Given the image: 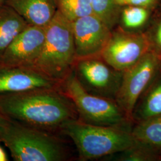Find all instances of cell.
<instances>
[{
	"label": "cell",
	"mask_w": 161,
	"mask_h": 161,
	"mask_svg": "<svg viewBox=\"0 0 161 161\" xmlns=\"http://www.w3.org/2000/svg\"><path fill=\"white\" fill-rule=\"evenodd\" d=\"M161 70V57L151 50L137 64L124 72L115 101L131 120L138 99Z\"/></svg>",
	"instance_id": "cell-7"
},
{
	"label": "cell",
	"mask_w": 161,
	"mask_h": 161,
	"mask_svg": "<svg viewBox=\"0 0 161 161\" xmlns=\"http://www.w3.org/2000/svg\"><path fill=\"white\" fill-rule=\"evenodd\" d=\"M60 130L73 141L82 161L114 155L136 142L128 129L88 124L78 119L66 122Z\"/></svg>",
	"instance_id": "cell-3"
},
{
	"label": "cell",
	"mask_w": 161,
	"mask_h": 161,
	"mask_svg": "<svg viewBox=\"0 0 161 161\" xmlns=\"http://www.w3.org/2000/svg\"><path fill=\"white\" fill-rule=\"evenodd\" d=\"M45 36L46 28L28 25L7 47L0 64L31 68L40 54Z\"/></svg>",
	"instance_id": "cell-10"
},
{
	"label": "cell",
	"mask_w": 161,
	"mask_h": 161,
	"mask_svg": "<svg viewBox=\"0 0 161 161\" xmlns=\"http://www.w3.org/2000/svg\"><path fill=\"white\" fill-rule=\"evenodd\" d=\"M0 141L16 161H62L67 158L63 144L48 131L9 119Z\"/></svg>",
	"instance_id": "cell-4"
},
{
	"label": "cell",
	"mask_w": 161,
	"mask_h": 161,
	"mask_svg": "<svg viewBox=\"0 0 161 161\" xmlns=\"http://www.w3.org/2000/svg\"><path fill=\"white\" fill-rule=\"evenodd\" d=\"M161 115V70L138 99L131 115L136 123Z\"/></svg>",
	"instance_id": "cell-13"
},
{
	"label": "cell",
	"mask_w": 161,
	"mask_h": 161,
	"mask_svg": "<svg viewBox=\"0 0 161 161\" xmlns=\"http://www.w3.org/2000/svg\"><path fill=\"white\" fill-rule=\"evenodd\" d=\"M73 71L87 92L115 101L124 72L114 68L101 56L76 59Z\"/></svg>",
	"instance_id": "cell-6"
},
{
	"label": "cell",
	"mask_w": 161,
	"mask_h": 161,
	"mask_svg": "<svg viewBox=\"0 0 161 161\" xmlns=\"http://www.w3.org/2000/svg\"><path fill=\"white\" fill-rule=\"evenodd\" d=\"M28 25L11 7L0 6V61L7 47Z\"/></svg>",
	"instance_id": "cell-14"
},
{
	"label": "cell",
	"mask_w": 161,
	"mask_h": 161,
	"mask_svg": "<svg viewBox=\"0 0 161 161\" xmlns=\"http://www.w3.org/2000/svg\"><path fill=\"white\" fill-rule=\"evenodd\" d=\"M117 4L124 6H137L149 8L155 4L156 0H116Z\"/></svg>",
	"instance_id": "cell-21"
},
{
	"label": "cell",
	"mask_w": 161,
	"mask_h": 161,
	"mask_svg": "<svg viewBox=\"0 0 161 161\" xmlns=\"http://www.w3.org/2000/svg\"><path fill=\"white\" fill-rule=\"evenodd\" d=\"M29 25L46 28L58 11L57 0H5Z\"/></svg>",
	"instance_id": "cell-12"
},
{
	"label": "cell",
	"mask_w": 161,
	"mask_h": 161,
	"mask_svg": "<svg viewBox=\"0 0 161 161\" xmlns=\"http://www.w3.org/2000/svg\"><path fill=\"white\" fill-rule=\"evenodd\" d=\"M60 85L32 68L0 64V95L36 89L59 88Z\"/></svg>",
	"instance_id": "cell-11"
},
{
	"label": "cell",
	"mask_w": 161,
	"mask_h": 161,
	"mask_svg": "<svg viewBox=\"0 0 161 161\" xmlns=\"http://www.w3.org/2000/svg\"><path fill=\"white\" fill-rule=\"evenodd\" d=\"M151 50L147 33L128 32L119 28L112 31L109 41L100 56L114 68L125 72Z\"/></svg>",
	"instance_id": "cell-8"
},
{
	"label": "cell",
	"mask_w": 161,
	"mask_h": 161,
	"mask_svg": "<svg viewBox=\"0 0 161 161\" xmlns=\"http://www.w3.org/2000/svg\"><path fill=\"white\" fill-rule=\"evenodd\" d=\"M58 10L71 22L93 14L91 0H57Z\"/></svg>",
	"instance_id": "cell-19"
},
{
	"label": "cell",
	"mask_w": 161,
	"mask_h": 161,
	"mask_svg": "<svg viewBox=\"0 0 161 161\" xmlns=\"http://www.w3.org/2000/svg\"><path fill=\"white\" fill-rule=\"evenodd\" d=\"M59 90L72 102L78 119L88 124L128 129L132 121L115 100L93 95L82 86L74 71L61 82Z\"/></svg>",
	"instance_id": "cell-5"
},
{
	"label": "cell",
	"mask_w": 161,
	"mask_h": 161,
	"mask_svg": "<svg viewBox=\"0 0 161 161\" xmlns=\"http://www.w3.org/2000/svg\"><path fill=\"white\" fill-rule=\"evenodd\" d=\"M76 59L100 56L112 30L92 14L72 22Z\"/></svg>",
	"instance_id": "cell-9"
},
{
	"label": "cell",
	"mask_w": 161,
	"mask_h": 161,
	"mask_svg": "<svg viewBox=\"0 0 161 161\" xmlns=\"http://www.w3.org/2000/svg\"><path fill=\"white\" fill-rule=\"evenodd\" d=\"M121 9L119 20L121 29L131 32H139L149 17V8L137 6H124Z\"/></svg>",
	"instance_id": "cell-16"
},
{
	"label": "cell",
	"mask_w": 161,
	"mask_h": 161,
	"mask_svg": "<svg viewBox=\"0 0 161 161\" xmlns=\"http://www.w3.org/2000/svg\"><path fill=\"white\" fill-rule=\"evenodd\" d=\"M76 60L72 22L58 10L46 27L42 49L31 68L61 84L73 71Z\"/></svg>",
	"instance_id": "cell-2"
},
{
	"label": "cell",
	"mask_w": 161,
	"mask_h": 161,
	"mask_svg": "<svg viewBox=\"0 0 161 161\" xmlns=\"http://www.w3.org/2000/svg\"><path fill=\"white\" fill-rule=\"evenodd\" d=\"M0 112L11 120L48 131L78 119L74 104L59 88L1 94Z\"/></svg>",
	"instance_id": "cell-1"
},
{
	"label": "cell",
	"mask_w": 161,
	"mask_h": 161,
	"mask_svg": "<svg viewBox=\"0 0 161 161\" xmlns=\"http://www.w3.org/2000/svg\"><path fill=\"white\" fill-rule=\"evenodd\" d=\"M8 160L6 152L0 146V161H7Z\"/></svg>",
	"instance_id": "cell-23"
},
{
	"label": "cell",
	"mask_w": 161,
	"mask_h": 161,
	"mask_svg": "<svg viewBox=\"0 0 161 161\" xmlns=\"http://www.w3.org/2000/svg\"><path fill=\"white\" fill-rule=\"evenodd\" d=\"M93 14L99 17L110 29H114L119 20L121 7L116 0H91Z\"/></svg>",
	"instance_id": "cell-17"
},
{
	"label": "cell",
	"mask_w": 161,
	"mask_h": 161,
	"mask_svg": "<svg viewBox=\"0 0 161 161\" xmlns=\"http://www.w3.org/2000/svg\"><path fill=\"white\" fill-rule=\"evenodd\" d=\"M5 2V0H0V6H1L2 4H3Z\"/></svg>",
	"instance_id": "cell-24"
},
{
	"label": "cell",
	"mask_w": 161,
	"mask_h": 161,
	"mask_svg": "<svg viewBox=\"0 0 161 161\" xmlns=\"http://www.w3.org/2000/svg\"><path fill=\"white\" fill-rule=\"evenodd\" d=\"M9 120L8 118H7L4 115H3L0 112V133L3 130L4 127H5L6 124L8 122Z\"/></svg>",
	"instance_id": "cell-22"
},
{
	"label": "cell",
	"mask_w": 161,
	"mask_h": 161,
	"mask_svg": "<svg viewBox=\"0 0 161 161\" xmlns=\"http://www.w3.org/2000/svg\"><path fill=\"white\" fill-rule=\"evenodd\" d=\"M114 160L120 161H155L161 160V152L136 141L130 148L116 154Z\"/></svg>",
	"instance_id": "cell-18"
},
{
	"label": "cell",
	"mask_w": 161,
	"mask_h": 161,
	"mask_svg": "<svg viewBox=\"0 0 161 161\" xmlns=\"http://www.w3.org/2000/svg\"><path fill=\"white\" fill-rule=\"evenodd\" d=\"M131 132L136 141L161 152V115L137 122Z\"/></svg>",
	"instance_id": "cell-15"
},
{
	"label": "cell",
	"mask_w": 161,
	"mask_h": 161,
	"mask_svg": "<svg viewBox=\"0 0 161 161\" xmlns=\"http://www.w3.org/2000/svg\"><path fill=\"white\" fill-rule=\"evenodd\" d=\"M147 34L150 41L152 50L161 57V19L152 32Z\"/></svg>",
	"instance_id": "cell-20"
}]
</instances>
